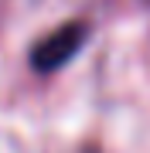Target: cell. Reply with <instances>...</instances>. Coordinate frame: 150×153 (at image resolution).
I'll use <instances>...</instances> for the list:
<instances>
[{"mask_svg": "<svg viewBox=\"0 0 150 153\" xmlns=\"http://www.w3.org/2000/svg\"><path fill=\"white\" fill-rule=\"evenodd\" d=\"M85 38H89L85 21H68V24H61V27H55L51 34H45V38L31 48V68L41 71V75H51V71L65 68L68 61L82 51Z\"/></svg>", "mask_w": 150, "mask_h": 153, "instance_id": "6da1fadb", "label": "cell"}]
</instances>
